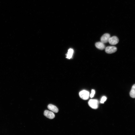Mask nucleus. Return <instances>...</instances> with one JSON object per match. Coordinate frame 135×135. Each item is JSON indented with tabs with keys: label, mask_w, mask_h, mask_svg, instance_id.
Instances as JSON below:
<instances>
[{
	"label": "nucleus",
	"mask_w": 135,
	"mask_h": 135,
	"mask_svg": "<svg viewBox=\"0 0 135 135\" xmlns=\"http://www.w3.org/2000/svg\"><path fill=\"white\" fill-rule=\"evenodd\" d=\"M98 104V101L97 100L91 99L88 102V104L89 106L93 109L97 108Z\"/></svg>",
	"instance_id": "obj_1"
},
{
	"label": "nucleus",
	"mask_w": 135,
	"mask_h": 135,
	"mask_svg": "<svg viewBox=\"0 0 135 135\" xmlns=\"http://www.w3.org/2000/svg\"><path fill=\"white\" fill-rule=\"evenodd\" d=\"M80 97L84 100H87L89 98V93L88 92L85 90L80 91L79 93Z\"/></svg>",
	"instance_id": "obj_2"
},
{
	"label": "nucleus",
	"mask_w": 135,
	"mask_h": 135,
	"mask_svg": "<svg viewBox=\"0 0 135 135\" xmlns=\"http://www.w3.org/2000/svg\"><path fill=\"white\" fill-rule=\"evenodd\" d=\"M117 50V48L113 46H109L105 48V51L108 54H111L115 52Z\"/></svg>",
	"instance_id": "obj_3"
},
{
	"label": "nucleus",
	"mask_w": 135,
	"mask_h": 135,
	"mask_svg": "<svg viewBox=\"0 0 135 135\" xmlns=\"http://www.w3.org/2000/svg\"><path fill=\"white\" fill-rule=\"evenodd\" d=\"M119 42V40L117 37L113 36L110 37L109 38L108 42L109 44L112 45H114L117 44Z\"/></svg>",
	"instance_id": "obj_4"
},
{
	"label": "nucleus",
	"mask_w": 135,
	"mask_h": 135,
	"mask_svg": "<svg viewBox=\"0 0 135 135\" xmlns=\"http://www.w3.org/2000/svg\"><path fill=\"white\" fill-rule=\"evenodd\" d=\"M110 37V34L106 33L104 34L101 37V42L103 43H107L108 42L109 39Z\"/></svg>",
	"instance_id": "obj_5"
},
{
	"label": "nucleus",
	"mask_w": 135,
	"mask_h": 135,
	"mask_svg": "<svg viewBox=\"0 0 135 135\" xmlns=\"http://www.w3.org/2000/svg\"><path fill=\"white\" fill-rule=\"evenodd\" d=\"M44 114L45 116L50 119H53L55 117L54 114L52 112L47 110L44 111Z\"/></svg>",
	"instance_id": "obj_6"
},
{
	"label": "nucleus",
	"mask_w": 135,
	"mask_h": 135,
	"mask_svg": "<svg viewBox=\"0 0 135 135\" xmlns=\"http://www.w3.org/2000/svg\"><path fill=\"white\" fill-rule=\"evenodd\" d=\"M96 47L98 49L103 50L105 48V46L104 43L101 42H98L95 44Z\"/></svg>",
	"instance_id": "obj_7"
},
{
	"label": "nucleus",
	"mask_w": 135,
	"mask_h": 135,
	"mask_svg": "<svg viewBox=\"0 0 135 135\" xmlns=\"http://www.w3.org/2000/svg\"><path fill=\"white\" fill-rule=\"evenodd\" d=\"M48 108L52 112L57 113L58 112V109L56 106L52 104H50L48 106Z\"/></svg>",
	"instance_id": "obj_8"
},
{
	"label": "nucleus",
	"mask_w": 135,
	"mask_h": 135,
	"mask_svg": "<svg viewBox=\"0 0 135 135\" xmlns=\"http://www.w3.org/2000/svg\"><path fill=\"white\" fill-rule=\"evenodd\" d=\"M130 94L131 98H135V84L132 86Z\"/></svg>",
	"instance_id": "obj_9"
},
{
	"label": "nucleus",
	"mask_w": 135,
	"mask_h": 135,
	"mask_svg": "<svg viewBox=\"0 0 135 135\" xmlns=\"http://www.w3.org/2000/svg\"><path fill=\"white\" fill-rule=\"evenodd\" d=\"M73 50L72 49L70 48L68 50V54H67L66 58L68 59L71 58L72 56L73 53Z\"/></svg>",
	"instance_id": "obj_10"
},
{
	"label": "nucleus",
	"mask_w": 135,
	"mask_h": 135,
	"mask_svg": "<svg viewBox=\"0 0 135 135\" xmlns=\"http://www.w3.org/2000/svg\"><path fill=\"white\" fill-rule=\"evenodd\" d=\"M107 98L105 96H102L101 98L100 102L101 103H104L106 100Z\"/></svg>",
	"instance_id": "obj_11"
},
{
	"label": "nucleus",
	"mask_w": 135,
	"mask_h": 135,
	"mask_svg": "<svg viewBox=\"0 0 135 135\" xmlns=\"http://www.w3.org/2000/svg\"><path fill=\"white\" fill-rule=\"evenodd\" d=\"M95 93V91L94 90H92L91 91V93L90 94V97L91 98H92Z\"/></svg>",
	"instance_id": "obj_12"
}]
</instances>
